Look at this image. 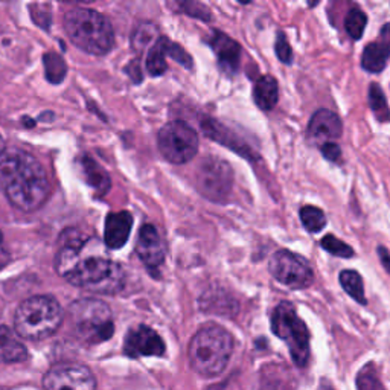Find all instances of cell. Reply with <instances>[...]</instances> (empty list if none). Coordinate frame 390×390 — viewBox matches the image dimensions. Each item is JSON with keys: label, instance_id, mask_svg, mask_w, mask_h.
Listing matches in <instances>:
<instances>
[{"label": "cell", "instance_id": "24", "mask_svg": "<svg viewBox=\"0 0 390 390\" xmlns=\"http://www.w3.org/2000/svg\"><path fill=\"white\" fill-rule=\"evenodd\" d=\"M369 105H371V110L379 122H387L390 119L387 99L378 84H371V87H369Z\"/></svg>", "mask_w": 390, "mask_h": 390}, {"label": "cell", "instance_id": "17", "mask_svg": "<svg viewBox=\"0 0 390 390\" xmlns=\"http://www.w3.org/2000/svg\"><path fill=\"white\" fill-rule=\"evenodd\" d=\"M202 129L206 133L207 138L226 145L227 148L234 150L235 153H239L241 156H244L247 161H250L251 157H256L255 154L251 153V148L244 141H241L239 138H237L235 133H232L229 129H226V126L220 125L217 121H214V119L205 121L202 124Z\"/></svg>", "mask_w": 390, "mask_h": 390}, {"label": "cell", "instance_id": "34", "mask_svg": "<svg viewBox=\"0 0 390 390\" xmlns=\"http://www.w3.org/2000/svg\"><path fill=\"white\" fill-rule=\"evenodd\" d=\"M322 154L331 162H339L340 157H342V150L337 143L326 142V143L322 145Z\"/></svg>", "mask_w": 390, "mask_h": 390}, {"label": "cell", "instance_id": "18", "mask_svg": "<svg viewBox=\"0 0 390 390\" xmlns=\"http://www.w3.org/2000/svg\"><path fill=\"white\" fill-rule=\"evenodd\" d=\"M28 358L25 345L18 340L16 331L0 326V363H20Z\"/></svg>", "mask_w": 390, "mask_h": 390}, {"label": "cell", "instance_id": "10", "mask_svg": "<svg viewBox=\"0 0 390 390\" xmlns=\"http://www.w3.org/2000/svg\"><path fill=\"white\" fill-rule=\"evenodd\" d=\"M271 276L290 288H308L314 281L310 262L290 250H278L270 258L269 264Z\"/></svg>", "mask_w": 390, "mask_h": 390}, {"label": "cell", "instance_id": "1", "mask_svg": "<svg viewBox=\"0 0 390 390\" xmlns=\"http://www.w3.org/2000/svg\"><path fill=\"white\" fill-rule=\"evenodd\" d=\"M55 270L72 286L92 293L116 294L125 283L124 269L107 256L102 242L72 229L60 237Z\"/></svg>", "mask_w": 390, "mask_h": 390}, {"label": "cell", "instance_id": "20", "mask_svg": "<svg viewBox=\"0 0 390 390\" xmlns=\"http://www.w3.org/2000/svg\"><path fill=\"white\" fill-rule=\"evenodd\" d=\"M81 168H82L84 177H86V182L94 189V191L99 193L101 195H104L109 191L112 186V180L109 174L104 171V168H101L97 162L87 156L81 159Z\"/></svg>", "mask_w": 390, "mask_h": 390}, {"label": "cell", "instance_id": "13", "mask_svg": "<svg viewBox=\"0 0 390 390\" xmlns=\"http://www.w3.org/2000/svg\"><path fill=\"white\" fill-rule=\"evenodd\" d=\"M136 253L148 270H157L165 262V244L153 224H145L139 230Z\"/></svg>", "mask_w": 390, "mask_h": 390}, {"label": "cell", "instance_id": "9", "mask_svg": "<svg viewBox=\"0 0 390 390\" xmlns=\"http://www.w3.org/2000/svg\"><path fill=\"white\" fill-rule=\"evenodd\" d=\"M197 186L210 202L223 203L234 186V171L218 157H206L197 171Z\"/></svg>", "mask_w": 390, "mask_h": 390}, {"label": "cell", "instance_id": "23", "mask_svg": "<svg viewBox=\"0 0 390 390\" xmlns=\"http://www.w3.org/2000/svg\"><path fill=\"white\" fill-rule=\"evenodd\" d=\"M340 286L342 288L350 294V296L357 300L358 303L366 305V296H364V287L363 279L354 270H343L340 273Z\"/></svg>", "mask_w": 390, "mask_h": 390}, {"label": "cell", "instance_id": "32", "mask_svg": "<svg viewBox=\"0 0 390 390\" xmlns=\"http://www.w3.org/2000/svg\"><path fill=\"white\" fill-rule=\"evenodd\" d=\"M182 8V11L188 16L195 17V18H202V20H210V11L203 5L198 2H183L178 5Z\"/></svg>", "mask_w": 390, "mask_h": 390}, {"label": "cell", "instance_id": "16", "mask_svg": "<svg viewBox=\"0 0 390 390\" xmlns=\"http://www.w3.org/2000/svg\"><path fill=\"white\" fill-rule=\"evenodd\" d=\"M343 125L339 116L331 110H318L308 125V134L314 141H334L340 138Z\"/></svg>", "mask_w": 390, "mask_h": 390}, {"label": "cell", "instance_id": "35", "mask_svg": "<svg viewBox=\"0 0 390 390\" xmlns=\"http://www.w3.org/2000/svg\"><path fill=\"white\" fill-rule=\"evenodd\" d=\"M378 256H379V261H381L383 267L390 273V253H389V250L383 246H379L378 247Z\"/></svg>", "mask_w": 390, "mask_h": 390}, {"label": "cell", "instance_id": "37", "mask_svg": "<svg viewBox=\"0 0 390 390\" xmlns=\"http://www.w3.org/2000/svg\"><path fill=\"white\" fill-rule=\"evenodd\" d=\"M9 259H11L9 258V253L2 246H0V270H2L8 264Z\"/></svg>", "mask_w": 390, "mask_h": 390}, {"label": "cell", "instance_id": "22", "mask_svg": "<svg viewBox=\"0 0 390 390\" xmlns=\"http://www.w3.org/2000/svg\"><path fill=\"white\" fill-rule=\"evenodd\" d=\"M170 41L166 37L157 38L156 43L148 52V57H146V70H148L150 75L153 77H161L168 69L166 65V57H168V46H170Z\"/></svg>", "mask_w": 390, "mask_h": 390}, {"label": "cell", "instance_id": "27", "mask_svg": "<svg viewBox=\"0 0 390 390\" xmlns=\"http://www.w3.org/2000/svg\"><path fill=\"white\" fill-rule=\"evenodd\" d=\"M366 25H367V17L362 9L357 6L351 8L345 20V26L350 37H352L354 40H360L366 29Z\"/></svg>", "mask_w": 390, "mask_h": 390}, {"label": "cell", "instance_id": "39", "mask_svg": "<svg viewBox=\"0 0 390 390\" xmlns=\"http://www.w3.org/2000/svg\"><path fill=\"white\" fill-rule=\"evenodd\" d=\"M319 390H334V389L331 386H328V384H322Z\"/></svg>", "mask_w": 390, "mask_h": 390}, {"label": "cell", "instance_id": "36", "mask_svg": "<svg viewBox=\"0 0 390 390\" xmlns=\"http://www.w3.org/2000/svg\"><path fill=\"white\" fill-rule=\"evenodd\" d=\"M381 43H384L387 48H390V23H387L381 29Z\"/></svg>", "mask_w": 390, "mask_h": 390}, {"label": "cell", "instance_id": "15", "mask_svg": "<svg viewBox=\"0 0 390 390\" xmlns=\"http://www.w3.org/2000/svg\"><path fill=\"white\" fill-rule=\"evenodd\" d=\"M209 43L215 50L221 70L226 73H235L239 66V55H241V48L237 41L224 36L223 33L214 31Z\"/></svg>", "mask_w": 390, "mask_h": 390}, {"label": "cell", "instance_id": "40", "mask_svg": "<svg viewBox=\"0 0 390 390\" xmlns=\"http://www.w3.org/2000/svg\"><path fill=\"white\" fill-rule=\"evenodd\" d=\"M0 246H2V232H0Z\"/></svg>", "mask_w": 390, "mask_h": 390}, {"label": "cell", "instance_id": "31", "mask_svg": "<svg viewBox=\"0 0 390 390\" xmlns=\"http://www.w3.org/2000/svg\"><path fill=\"white\" fill-rule=\"evenodd\" d=\"M168 57H171L177 63H180V65L185 66L186 69H191L193 67V58H191V55H189L188 52L180 45L173 43V41H170V46H168Z\"/></svg>", "mask_w": 390, "mask_h": 390}, {"label": "cell", "instance_id": "14", "mask_svg": "<svg viewBox=\"0 0 390 390\" xmlns=\"http://www.w3.org/2000/svg\"><path fill=\"white\" fill-rule=\"evenodd\" d=\"M133 227V217L126 210L107 215L104 227V242L109 249H121L126 244Z\"/></svg>", "mask_w": 390, "mask_h": 390}, {"label": "cell", "instance_id": "2", "mask_svg": "<svg viewBox=\"0 0 390 390\" xmlns=\"http://www.w3.org/2000/svg\"><path fill=\"white\" fill-rule=\"evenodd\" d=\"M0 188L8 202L23 212H34L49 197V178L36 157L20 148L0 154Z\"/></svg>", "mask_w": 390, "mask_h": 390}, {"label": "cell", "instance_id": "4", "mask_svg": "<svg viewBox=\"0 0 390 390\" xmlns=\"http://www.w3.org/2000/svg\"><path fill=\"white\" fill-rule=\"evenodd\" d=\"M65 31L70 41L90 55L109 54L114 43L109 18L89 8H73L65 16Z\"/></svg>", "mask_w": 390, "mask_h": 390}, {"label": "cell", "instance_id": "7", "mask_svg": "<svg viewBox=\"0 0 390 390\" xmlns=\"http://www.w3.org/2000/svg\"><path fill=\"white\" fill-rule=\"evenodd\" d=\"M271 331L288 345L293 362L303 367L310 358V332L291 303L282 302L271 315Z\"/></svg>", "mask_w": 390, "mask_h": 390}, {"label": "cell", "instance_id": "30", "mask_svg": "<svg viewBox=\"0 0 390 390\" xmlns=\"http://www.w3.org/2000/svg\"><path fill=\"white\" fill-rule=\"evenodd\" d=\"M358 390H384L381 383H379L375 367L372 364H367L363 371L358 374Z\"/></svg>", "mask_w": 390, "mask_h": 390}, {"label": "cell", "instance_id": "19", "mask_svg": "<svg viewBox=\"0 0 390 390\" xmlns=\"http://www.w3.org/2000/svg\"><path fill=\"white\" fill-rule=\"evenodd\" d=\"M253 98H255L256 105L262 110L270 112L275 109L279 98L278 81L271 75L261 77L255 84V89H253Z\"/></svg>", "mask_w": 390, "mask_h": 390}, {"label": "cell", "instance_id": "5", "mask_svg": "<svg viewBox=\"0 0 390 390\" xmlns=\"http://www.w3.org/2000/svg\"><path fill=\"white\" fill-rule=\"evenodd\" d=\"M63 322L60 303L52 296H33L18 305L14 331L26 340H45L55 334Z\"/></svg>", "mask_w": 390, "mask_h": 390}, {"label": "cell", "instance_id": "29", "mask_svg": "<svg viewBox=\"0 0 390 390\" xmlns=\"http://www.w3.org/2000/svg\"><path fill=\"white\" fill-rule=\"evenodd\" d=\"M156 36H157V28L154 25L151 23L139 25L133 34V48L138 52H142L151 43Z\"/></svg>", "mask_w": 390, "mask_h": 390}, {"label": "cell", "instance_id": "11", "mask_svg": "<svg viewBox=\"0 0 390 390\" xmlns=\"http://www.w3.org/2000/svg\"><path fill=\"white\" fill-rule=\"evenodd\" d=\"M45 390H97V379L89 367L78 363H58L43 378Z\"/></svg>", "mask_w": 390, "mask_h": 390}, {"label": "cell", "instance_id": "25", "mask_svg": "<svg viewBox=\"0 0 390 390\" xmlns=\"http://www.w3.org/2000/svg\"><path fill=\"white\" fill-rule=\"evenodd\" d=\"M43 65H45V72H46V78L52 84H60L66 77L67 66L65 60L61 58V55L55 54V52H48L43 57Z\"/></svg>", "mask_w": 390, "mask_h": 390}, {"label": "cell", "instance_id": "26", "mask_svg": "<svg viewBox=\"0 0 390 390\" xmlns=\"http://www.w3.org/2000/svg\"><path fill=\"white\" fill-rule=\"evenodd\" d=\"M300 220L303 227L311 234H319V232L326 226V218L323 210L315 206H303L300 209Z\"/></svg>", "mask_w": 390, "mask_h": 390}, {"label": "cell", "instance_id": "38", "mask_svg": "<svg viewBox=\"0 0 390 390\" xmlns=\"http://www.w3.org/2000/svg\"><path fill=\"white\" fill-rule=\"evenodd\" d=\"M4 151H5V141H4L2 136H0V154H2Z\"/></svg>", "mask_w": 390, "mask_h": 390}, {"label": "cell", "instance_id": "33", "mask_svg": "<svg viewBox=\"0 0 390 390\" xmlns=\"http://www.w3.org/2000/svg\"><path fill=\"white\" fill-rule=\"evenodd\" d=\"M276 55L278 58L286 63V65H291V60H293V50H291V46L288 43L287 37L283 36V33H279L278 34V40H276Z\"/></svg>", "mask_w": 390, "mask_h": 390}, {"label": "cell", "instance_id": "21", "mask_svg": "<svg viewBox=\"0 0 390 390\" xmlns=\"http://www.w3.org/2000/svg\"><path fill=\"white\" fill-rule=\"evenodd\" d=\"M389 57H390V48H387L384 43H381V41H378V43H371L366 46L363 52L362 66L367 72L378 73L386 67Z\"/></svg>", "mask_w": 390, "mask_h": 390}, {"label": "cell", "instance_id": "8", "mask_svg": "<svg viewBox=\"0 0 390 390\" xmlns=\"http://www.w3.org/2000/svg\"><path fill=\"white\" fill-rule=\"evenodd\" d=\"M159 151L168 162L182 165L198 153V134L183 121H174L162 126L157 134Z\"/></svg>", "mask_w": 390, "mask_h": 390}, {"label": "cell", "instance_id": "3", "mask_svg": "<svg viewBox=\"0 0 390 390\" xmlns=\"http://www.w3.org/2000/svg\"><path fill=\"white\" fill-rule=\"evenodd\" d=\"M234 352V337L223 326L207 323L189 342L188 355L194 371L212 378L224 371Z\"/></svg>", "mask_w": 390, "mask_h": 390}, {"label": "cell", "instance_id": "6", "mask_svg": "<svg viewBox=\"0 0 390 390\" xmlns=\"http://www.w3.org/2000/svg\"><path fill=\"white\" fill-rule=\"evenodd\" d=\"M70 323L75 335L82 343L99 345L110 340L114 322L109 305L94 298H82L69 308Z\"/></svg>", "mask_w": 390, "mask_h": 390}, {"label": "cell", "instance_id": "12", "mask_svg": "<svg viewBox=\"0 0 390 390\" xmlns=\"http://www.w3.org/2000/svg\"><path fill=\"white\" fill-rule=\"evenodd\" d=\"M124 352L131 358L162 357L165 354V343L162 337L150 326L139 325L126 334Z\"/></svg>", "mask_w": 390, "mask_h": 390}, {"label": "cell", "instance_id": "28", "mask_svg": "<svg viewBox=\"0 0 390 390\" xmlns=\"http://www.w3.org/2000/svg\"><path fill=\"white\" fill-rule=\"evenodd\" d=\"M322 249H325L328 253L334 256L339 258H352L354 256V249L351 246H347L346 242H343L342 239L335 238L334 235H326L323 237V239L320 241Z\"/></svg>", "mask_w": 390, "mask_h": 390}]
</instances>
